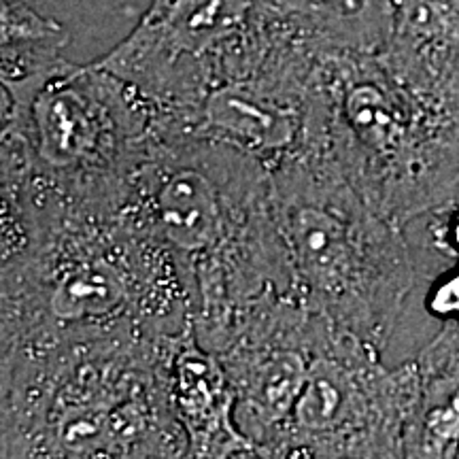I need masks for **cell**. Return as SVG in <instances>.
<instances>
[{"label": "cell", "mask_w": 459, "mask_h": 459, "mask_svg": "<svg viewBox=\"0 0 459 459\" xmlns=\"http://www.w3.org/2000/svg\"><path fill=\"white\" fill-rule=\"evenodd\" d=\"M415 359L389 368L381 349L321 321L307 383L273 457H404Z\"/></svg>", "instance_id": "obj_8"}, {"label": "cell", "mask_w": 459, "mask_h": 459, "mask_svg": "<svg viewBox=\"0 0 459 459\" xmlns=\"http://www.w3.org/2000/svg\"><path fill=\"white\" fill-rule=\"evenodd\" d=\"M426 308L443 324H459V262L429 287Z\"/></svg>", "instance_id": "obj_16"}, {"label": "cell", "mask_w": 459, "mask_h": 459, "mask_svg": "<svg viewBox=\"0 0 459 459\" xmlns=\"http://www.w3.org/2000/svg\"><path fill=\"white\" fill-rule=\"evenodd\" d=\"M315 156L406 228L459 192V105L421 94L370 51H324Z\"/></svg>", "instance_id": "obj_6"}, {"label": "cell", "mask_w": 459, "mask_h": 459, "mask_svg": "<svg viewBox=\"0 0 459 459\" xmlns=\"http://www.w3.org/2000/svg\"><path fill=\"white\" fill-rule=\"evenodd\" d=\"M130 206L179 268L203 347L249 304L294 294L271 166L260 158L158 126L132 179Z\"/></svg>", "instance_id": "obj_2"}, {"label": "cell", "mask_w": 459, "mask_h": 459, "mask_svg": "<svg viewBox=\"0 0 459 459\" xmlns=\"http://www.w3.org/2000/svg\"><path fill=\"white\" fill-rule=\"evenodd\" d=\"M274 26L332 51L385 48L392 0H257Z\"/></svg>", "instance_id": "obj_13"}, {"label": "cell", "mask_w": 459, "mask_h": 459, "mask_svg": "<svg viewBox=\"0 0 459 459\" xmlns=\"http://www.w3.org/2000/svg\"><path fill=\"white\" fill-rule=\"evenodd\" d=\"M172 406L189 443V457H260L234 419V392L215 353L198 342L194 328L175 344L170 359Z\"/></svg>", "instance_id": "obj_10"}, {"label": "cell", "mask_w": 459, "mask_h": 459, "mask_svg": "<svg viewBox=\"0 0 459 459\" xmlns=\"http://www.w3.org/2000/svg\"><path fill=\"white\" fill-rule=\"evenodd\" d=\"M281 28L257 0H152L141 22L99 62L177 128L217 85L254 68Z\"/></svg>", "instance_id": "obj_7"}, {"label": "cell", "mask_w": 459, "mask_h": 459, "mask_svg": "<svg viewBox=\"0 0 459 459\" xmlns=\"http://www.w3.org/2000/svg\"><path fill=\"white\" fill-rule=\"evenodd\" d=\"M417 395L404 457L459 459V324L443 330L415 358Z\"/></svg>", "instance_id": "obj_12"}, {"label": "cell", "mask_w": 459, "mask_h": 459, "mask_svg": "<svg viewBox=\"0 0 459 459\" xmlns=\"http://www.w3.org/2000/svg\"><path fill=\"white\" fill-rule=\"evenodd\" d=\"M65 26L28 0H3V79L22 82L54 71L66 60Z\"/></svg>", "instance_id": "obj_14"}, {"label": "cell", "mask_w": 459, "mask_h": 459, "mask_svg": "<svg viewBox=\"0 0 459 459\" xmlns=\"http://www.w3.org/2000/svg\"><path fill=\"white\" fill-rule=\"evenodd\" d=\"M0 194V353L194 328L179 268L130 204L99 211Z\"/></svg>", "instance_id": "obj_1"}, {"label": "cell", "mask_w": 459, "mask_h": 459, "mask_svg": "<svg viewBox=\"0 0 459 459\" xmlns=\"http://www.w3.org/2000/svg\"><path fill=\"white\" fill-rule=\"evenodd\" d=\"M0 186L117 211L158 130L152 102L99 62L3 82Z\"/></svg>", "instance_id": "obj_4"}, {"label": "cell", "mask_w": 459, "mask_h": 459, "mask_svg": "<svg viewBox=\"0 0 459 459\" xmlns=\"http://www.w3.org/2000/svg\"><path fill=\"white\" fill-rule=\"evenodd\" d=\"M432 221H429V234H432L434 249L459 262V192L449 203L434 209Z\"/></svg>", "instance_id": "obj_15"}, {"label": "cell", "mask_w": 459, "mask_h": 459, "mask_svg": "<svg viewBox=\"0 0 459 459\" xmlns=\"http://www.w3.org/2000/svg\"><path fill=\"white\" fill-rule=\"evenodd\" d=\"M271 186L294 296L334 330L385 351L417 283L404 228L315 153L271 166Z\"/></svg>", "instance_id": "obj_5"}, {"label": "cell", "mask_w": 459, "mask_h": 459, "mask_svg": "<svg viewBox=\"0 0 459 459\" xmlns=\"http://www.w3.org/2000/svg\"><path fill=\"white\" fill-rule=\"evenodd\" d=\"M183 334L105 336L0 353V455L189 457L170 392V359Z\"/></svg>", "instance_id": "obj_3"}, {"label": "cell", "mask_w": 459, "mask_h": 459, "mask_svg": "<svg viewBox=\"0 0 459 459\" xmlns=\"http://www.w3.org/2000/svg\"><path fill=\"white\" fill-rule=\"evenodd\" d=\"M321 321L294 294L268 296L234 315L204 347L226 368L237 426L260 457H273L302 394Z\"/></svg>", "instance_id": "obj_9"}, {"label": "cell", "mask_w": 459, "mask_h": 459, "mask_svg": "<svg viewBox=\"0 0 459 459\" xmlns=\"http://www.w3.org/2000/svg\"><path fill=\"white\" fill-rule=\"evenodd\" d=\"M378 54L411 88L459 105V0H392Z\"/></svg>", "instance_id": "obj_11"}]
</instances>
